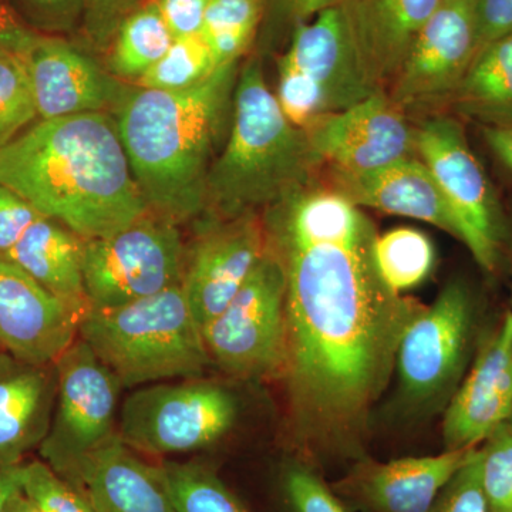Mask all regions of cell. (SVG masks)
<instances>
[{"label": "cell", "mask_w": 512, "mask_h": 512, "mask_svg": "<svg viewBox=\"0 0 512 512\" xmlns=\"http://www.w3.org/2000/svg\"><path fill=\"white\" fill-rule=\"evenodd\" d=\"M269 248L284 266L282 376L293 416L315 437L353 433L383 393L404 330L424 306L377 268L375 224L315 181L269 207Z\"/></svg>", "instance_id": "6da1fadb"}, {"label": "cell", "mask_w": 512, "mask_h": 512, "mask_svg": "<svg viewBox=\"0 0 512 512\" xmlns=\"http://www.w3.org/2000/svg\"><path fill=\"white\" fill-rule=\"evenodd\" d=\"M0 183L84 241L147 215L116 119L86 113L40 120L0 147Z\"/></svg>", "instance_id": "7a4b0ae2"}, {"label": "cell", "mask_w": 512, "mask_h": 512, "mask_svg": "<svg viewBox=\"0 0 512 512\" xmlns=\"http://www.w3.org/2000/svg\"><path fill=\"white\" fill-rule=\"evenodd\" d=\"M238 80V62L190 89L127 90L117 130L148 210L175 224L207 207L212 154Z\"/></svg>", "instance_id": "3957f363"}, {"label": "cell", "mask_w": 512, "mask_h": 512, "mask_svg": "<svg viewBox=\"0 0 512 512\" xmlns=\"http://www.w3.org/2000/svg\"><path fill=\"white\" fill-rule=\"evenodd\" d=\"M228 143L207 181V207L221 220L268 210L315 181L319 158L266 83L258 59L238 73Z\"/></svg>", "instance_id": "277c9868"}, {"label": "cell", "mask_w": 512, "mask_h": 512, "mask_svg": "<svg viewBox=\"0 0 512 512\" xmlns=\"http://www.w3.org/2000/svg\"><path fill=\"white\" fill-rule=\"evenodd\" d=\"M79 338L123 389L170 379H197L212 365L183 286L110 311H92Z\"/></svg>", "instance_id": "5b68a950"}, {"label": "cell", "mask_w": 512, "mask_h": 512, "mask_svg": "<svg viewBox=\"0 0 512 512\" xmlns=\"http://www.w3.org/2000/svg\"><path fill=\"white\" fill-rule=\"evenodd\" d=\"M238 400L211 380L138 387L120 410L117 434L148 456L190 453L218 443L234 427Z\"/></svg>", "instance_id": "8992f818"}, {"label": "cell", "mask_w": 512, "mask_h": 512, "mask_svg": "<svg viewBox=\"0 0 512 512\" xmlns=\"http://www.w3.org/2000/svg\"><path fill=\"white\" fill-rule=\"evenodd\" d=\"M177 225L148 212L119 232L84 241V288L92 311H110L181 285L185 252Z\"/></svg>", "instance_id": "52a82bcc"}, {"label": "cell", "mask_w": 512, "mask_h": 512, "mask_svg": "<svg viewBox=\"0 0 512 512\" xmlns=\"http://www.w3.org/2000/svg\"><path fill=\"white\" fill-rule=\"evenodd\" d=\"M286 279L272 249L227 308L202 330L212 365L244 380L282 376L286 353Z\"/></svg>", "instance_id": "ba28073f"}, {"label": "cell", "mask_w": 512, "mask_h": 512, "mask_svg": "<svg viewBox=\"0 0 512 512\" xmlns=\"http://www.w3.org/2000/svg\"><path fill=\"white\" fill-rule=\"evenodd\" d=\"M55 367V412L39 454L57 476L69 480L84 458L117 436L123 386L80 338L56 360Z\"/></svg>", "instance_id": "9c48e42d"}, {"label": "cell", "mask_w": 512, "mask_h": 512, "mask_svg": "<svg viewBox=\"0 0 512 512\" xmlns=\"http://www.w3.org/2000/svg\"><path fill=\"white\" fill-rule=\"evenodd\" d=\"M416 150L460 222L464 244L481 268L493 272L503 237V215L463 127L451 117H430L416 127Z\"/></svg>", "instance_id": "30bf717a"}, {"label": "cell", "mask_w": 512, "mask_h": 512, "mask_svg": "<svg viewBox=\"0 0 512 512\" xmlns=\"http://www.w3.org/2000/svg\"><path fill=\"white\" fill-rule=\"evenodd\" d=\"M473 313L467 286L453 281L404 330L394 367L407 403L417 407L433 404L456 383L466 357Z\"/></svg>", "instance_id": "8fae6325"}, {"label": "cell", "mask_w": 512, "mask_h": 512, "mask_svg": "<svg viewBox=\"0 0 512 512\" xmlns=\"http://www.w3.org/2000/svg\"><path fill=\"white\" fill-rule=\"evenodd\" d=\"M477 53L474 0H441L417 33L387 96L404 113L451 100Z\"/></svg>", "instance_id": "7c38bea8"}, {"label": "cell", "mask_w": 512, "mask_h": 512, "mask_svg": "<svg viewBox=\"0 0 512 512\" xmlns=\"http://www.w3.org/2000/svg\"><path fill=\"white\" fill-rule=\"evenodd\" d=\"M313 153L330 170L366 173L417 157L416 127L386 92H375L305 130Z\"/></svg>", "instance_id": "4fadbf2b"}, {"label": "cell", "mask_w": 512, "mask_h": 512, "mask_svg": "<svg viewBox=\"0 0 512 512\" xmlns=\"http://www.w3.org/2000/svg\"><path fill=\"white\" fill-rule=\"evenodd\" d=\"M266 249L264 221L256 214L221 220L198 239L181 286L201 333L234 299Z\"/></svg>", "instance_id": "5bb4252c"}, {"label": "cell", "mask_w": 512, "mask_h": 512, "mask_svg": "<svg viewBox=\"0 0 512 512\" xmlns=\"http://www.w3.org/2000/svg\"><path fill=\"white\" fill-rule=\"evenodd\" d=\"M79 338V320L18 265L0 256V348L25 362L55 365Z\"/></svg>", "instance_id": "9a60e30c"}, {"label": "cell", "mask_w": 512, "mask_h": 512, "mask_svg": "<svg viewBox=\"0 0 512 512\" xmlns=\"http://www.w3.org/2000/svg\"><path fill=\"white\" fill-rule=\"evenodd\" d=\"M23 57L40 120L106 113L127 93L92 57L59 37L40 36Z\"/></svg>", "instance_id": "2e32d148"}, {"label": "cell", "mask_w": 512, "mask_h": 512, "mask_svg": "<svg viewBox=\"0 0 512 512\" xmlns=\"http://www.w3.org/2000/svg\"><path fill=\"white\" fill-rule=\"evenodd\" d=\"M512 417V312L484 343L466 382L454 394L443 437L446 450L484 443Z\"/></svg>", "instance_id": "e0dca14e"}, {"label": "cell", "mask_w": 512, "mask_h": 512, "mask_svg": "<svg viewBox=\"0 0 512 512\" xmlns=\"http://www.w3.org/2000/svg\"><path fill=\"white\" fill-rule=\"evenodd\" d=\"M278 66L308 80L322 94L329 114L348 109L376 92L360 69L338 6L299 23Z\"/></svg>", "instance_id": "ac0fdd59"}, {"label": "cell", "mask_w": 512, "mask_h": 512, "mask_svg": "<svg viewBox=\"0 0 512 512\" xmlns=\"http://www.w3.org/2000/svg\"><path fill=\"white\" fill-rule=\"evenodd\" d=\"M441 0H339L360 69L376 92H387L417 33Z\"/></svg>", "instance_id": "d6986e66"}, {"label": "cell", "mask_w": 512, "mask_h": 512, "mask_svg": "<svg viewBox=\"0 0 512 512\" xmlns=\"http://www.w3.org/2000/svg\"><path fill=\"white\" fill-rule=\"evenodd\" d=\"M64 481L94 512H177L163 464L148 463L119 434L84 458Z\"/></svg>", "instance_id": "ffe728a7"}, {"label": "cell", "mask_w": 512, "mask_h": 512, "mask_svg": "<svg viewBox=\"0 0 512 512\" xmlns=\"http://www.w3.org/2000/svg\"><path fill=\"white\" fill-rule=\"evenodd\" d=\"M330 180V187L357 207L427 222L463 242L460 222L419 157L366 173L332 170Z\"/></svg>", "instance_id": "44dd1931"}, {"label": "cell", "mask_w": 512, "mask_h": 512, "mask_svg": "<svg viewBox=\"0 0 512 512\" xmlns=\"http://www.w3.org/2000/svg\"><path fill=\"white\" fill-rule=\"evenodd\" d=\"M476 448L369 464L346 481L345 491L366 512H433L443 488Z\"/></svg>", "instance_id": "7402d4cb"}, {"label": "cell", "mask_w": 512, "mask_h": 512, "mask_svg": "<svg viewBox=\"0 0 512 512\" xmlns=\"http://www.w3.org/2000/svg\"><path fill=\"white\" fill-rule=\"evenodd\" d=\"M55 365H35L0 349V464L19 466L39 448L52 424Z\"/></svg>", "instance_id": "603a6c76"}, {"label": "cell", "mask_w": 512, "mask_h": 512, "mask_svg": "<svg viewBox=\"0 0 512 512\" xmlns=\"http://www.w3.org/2000/svg\"><path fill=\"white\" fill-rule=\"evenodd\" d=\"M84 239L53 218H37L3 258L28 272L60 299L80 322L90 312L84 288Z\"/></svg>", "instance_id": "cb8c5ba5"}, {"label": "cell", "mask_w": 512, "mask_h": 512, "mask_svg": "<svg viewBox=\"0 0 512 512\" xmlns=\"http://www.w3.org/2000/svg\"><path fill=\"white\" fill-rule=\"evenodd\" d=\"M451 101L484 127H512V32L478 50Z\"/></svg>", "instance_id": "d4e9b609"}, {"label": "cell", "mask_w": 512, "mask_h": 512, "mask_svg": "<svg viewBox=\"0 0 512 512\" xmlns=\"http://www.w3.org/2000/svg\"><path fill=\"white\" fill-rule=\"evenodd\" d=\"M174 40L156 0L144 3L120 23L111 50L110 69L117 76L138 80L168 52Z\"/></svg>", "instance_id": "484cf974"}, {"label": "cell", "mask_w": 512, "mask_h": 512, "mask_svg": "<svg viewBox=\"0 0 512 512\" xmlns=\"http://www.w3.org/2000/svg\"><path fill=\"white\" fill-rule=\"evenodd\" d=\"M375 258L380 275L394 292L416 288L430 275L436 252L419 229L396 228L377 235Z\"/></svg>", "instance_id": "4316f807"}, {"label": "cell", "mask_w": 512, "mask_h": 512, "mask_svg": "<svg viewBox=\"0 0 512 512\" xmlns=\"http://www.w3.org/2000/svg\"><path fill=\"white\" fill-rule=\"evenodd\" d=\"M163 467L177 512H248L212 468L192 461Z\"/></svg>", "instance_id": "83f0119b"}, {"label": "cell", "mask_w": 512, "mask_h": 512, "mask_svg": "<svg viewBox=\"0 0 512 512\" xmlns=\"http://www.w3.org/2000/svg\"><path fill=\"white\" fill-rule=\"evenodd\" d=\"M210 47L202 36L175 39L168 52L148 72L137 80L143 89L175 90L190 89L210 77L215 70Z\"/></svg>", "instance_id": "f1b7e54d"}, {"label": "cell", "mask_w": 512, "mask_h": 512, "mask_svg": "<svg viewBox=\"0 0 512 512\" xmlns=\"http://www.w3.org/2000/svg\"><path fill=\"white\" fill-rule=\"evenodd\" d=\"M37 109L25 57L0 56V147L36 119Z\"/></svg>", "instance_id": "f546056e"}, {"label": "cell", "mask_w": 512, "mask_h": 512, "mask_svg": "<svg viewBox=\"0 0 512 512\" xmlns=\"http://www.w3.org/2000/svg\"><path fill=\"white\" fill-rule=\"evenodd\" d=\"M483 487L490 512H512V431L504 423L484 441Z\"/></svg>", "instance_id": "4dcf8cb0"}, {"label": "cell", "mask_w": 512, "mask_h": 512, "mask_svg": "<svg viewBox=\"0 0 512 512\" xmlns=\"http://www.w3.org/2000/svg\"><path fill=\"white\" fill-rule=\"evenodd\" d=\"M23 491L45 512H94L89 501L43 460L23 463Z\"/></svg>", "instance_id": "1f68e13d"}, {"label": "cell", "mask_w": 512, "mask_h": 512, "mask_svg": "<svg viewBox=\"0 0 512 512\" xmlns=\"http://www.w3.org/2000/svg\"><path fill=\"white\" fill-rule=\"evenodd\" d=\"M433 512H490L483 487V453L476 448L443 488Z\"/></svg>", "instance_id": "d6a6232c"}, {"label": "cell", "mask_w": 512, "mask_h": 512, "mask_svg": "<svg viewBox=\"0 0 512 512\" xmlns=\"http://www.w3.org/2000/svg\"><path fill=\"white\" fill-rule=\"evenodd\" d=\"M22 19L46 36L70 32L84 15V0H10Z\"/></svg>", "instance_id": "836d02e7"}, {"label": "cell", "mask_w": 512, "mask_h": 512, "mask_svg": "<svg viewBox=\"0 0 512 512\" xmlns=\"http://www.w3.org/2000/svg\"><path fill=\"white\" fill-rule=\"evenodd\" d=\"M264 0H210L201 36L220 33L256 35L264 18Z\"/></svg>", "instance_id": "e575fe53"}, {"label": "cell", "mask_w": 512, "mask_h": 512, "mask_svg": "<svg viewBox=\"0 0 512 512\" xmlns=\"http://www.w3.org/2000/svg\"><path fill=\"white\" fill-rule=\"evenodd\" d=\"M284 485L295 512H349L326 484L301 464L286 468Z\"/></svg>", "instance_id": "d590c367"}, {"label": "cell", "mask_w": 512, "mask_h": 512, "mask_svg": "<svg viewBox=\"0 0 512 512\" xmlns=\"http://www.w3.org/2000/svg\"><path fill=\"white\" fill-rule=\"evenodd\" d=\"M39 217L42 214L32 204L0 183V256L15 247Z\"/></svg>", "instance_id": "8d00e7d4"}, {"label": "cell", "mask_w": 512, "mask_h": 512, "mask_svg": "<svg viewBox=\"0 0 512 512\" xmlns=\"http://www.w3.org/2000/svg\"><path fill=\"white\" fill-rule=\"evenodd\" d=\"M174 39L200 36L210 0H156Z\"/></svg>", "instance_id": "74e56055"}, {"label": "cell", "mask_w": 512, "mask_h": 512, "mask_svg": "<svg viewBox=\"0 0 512 512\" xmlns=\"http://www.w3.org/2000/svg\"><path fill=\"white\" fill-rule=\"evenodd\" d=\"M138 0H84L87 30L97 42H104L117 32L128 13L136 9Z\"/></svg>", "instance_id": "f35d334b"}, {"label": "cell", "mask_w": 512, "mask_h": 512, "mask_svg": "<svg viewBox=\"0 0 512 512\" xmlns=\"http://www.w3.org/2000/svg\"><path fill=\"white\" fill-rule=\"evenodd\" d=\"M40 36L22 19L10 0H0V56H25Z\"/></svg>", "instance_id": "ab89813d"}, {"label": "cell", "mask_w": 512, "mask_h": 512, "mask_svg": "<svg viewBox=\"0 0 512 512\" xmlns=\"http://www.w3.org/2000/svg\"><path fill=\"white\" fill-rule=\"evenodd\" d=\"M266 22L274 28L291 26L292 30L299 23L308 22L323 10L338 5L339 0H264Z\"/></svg>", "instance_id": "60d3db41"}, {"label": "cell", "mask_w": 512, "mask_h": 512, "mask_svg": "<svg viewBox=\"0 0 512 512\" xmlns=\"http://www.w3.org/2000/svg\"><path fill=\"white\" fill-rule=\"evenodd\" d=\"M478 50L512 32V0H474Z\"/></svg>", "instance_id": "b9f144b4"}, {"label": "cell", "mask_w": 512, "mask_h": 512, "mask_svg": "<svg viewBox=\"0 0 512 512\" xmlns=\"http://www.w3.org/2000/svg\"><path fill=\"white\" fill-rule=\"evenodd\" d=\"M488 147L512 173V127H483Z\"/></svg>", "instance_id": "7bdbcfd3"}, {"label": "cell", "mask_w": 512, "mask_h": 512, "mask_svg": "<svg viewBox=\"0 0 512 512\" xmlns=\"http://www.w3.org/2000/svg\"><path fill=\"white\" fill-rule=\"evenodd\" d=\"M23 490V464L2 466L0 464V512L5 511L12 495Z\"/></svg>", "instance_id": "ee69618b"}, {"label": "cell", "mask_w": 512, "mask_h": 512, "mask_svg": "<svg viewBox=\"0 0 512 512\" xmlns=\"http://www.w3.org/2000/svg\"><path fill=\"white\" fill-rule=\"evenodd\" d=\"M3 512H45L25 494V491L20 490L6 504L5 511Z\"/></svg>", "instance_id": "f6af8a7d"}, {"label": "cell", "mask_w": 512, "mask_h": 512, "mask_svg": "<svg viewBox=\"0 0 512 512\" xmlns=\"http://www.w3.org/2000/svg\"><path fill=\"white\" fill-rule=\"evenodd\" d=\"M508 423H510V427H511V431H512V417H511L510 421H508Z\"/></svg>", "instance_id": "bcb514c9"}, {"label": "cell", "mask_w": 512, "mask_h": 512, "mask_svg": "<svg viewBox=\"0 0 512 512\" xmlns=\"http://www.w3.org/2000/svg\"><path fill=\"white\" fill-rule=\"evenodd\" d=\"M0 349H2V348H0Z\"/></svg>", "instance_id": "7dc6e473"}]
</instances>
